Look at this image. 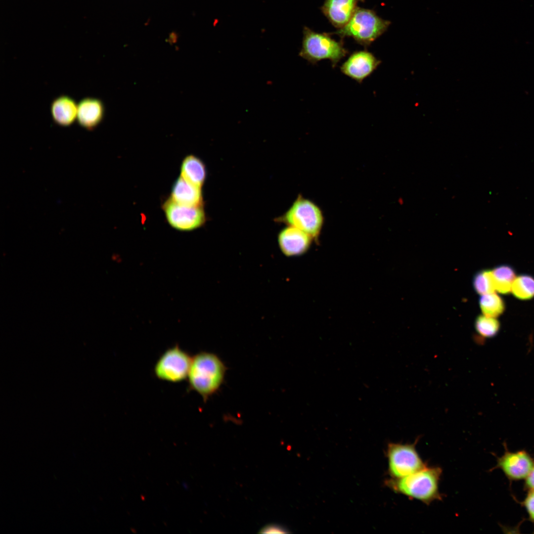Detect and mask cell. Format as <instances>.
<instances>
[{
	"label": "cell",
	"mask_w": 534,
	"mask_h": 534,
	"mask_svg": "<svg viewBox=\"0 0 534 534\" xmlns=\"http://www.w3.org/2000/svg\"><path fill=\"white\" fill-rule=\"evenodd\" d=\"M364 0H324L320 9L329 22L338 29L349 21L358 7V3Z\"/></svg>",
	"instance_id": "8fae6325"
},
{
	"label": "cell",
	"mask_w": 534,
	"mask_h": 534,
	"mask_svg": "<svg viewBox=\"0 0 534 534\" xmlns=\"http://www.w3.org/2000/svg\"><path fill=\"white\" fill-rule=\"evenodd\" d=\"M491 272L496 291L504 295L510 293L516 277L515 269L509 265H502L495 267Z\"/></svg>",
	"instance_id": "e0dca14e"
},
{
	"label": "cell",
	"mask_w": 534,
	"mask_h": 534,
	"mask_svg": "<svg viewBox=\"0 0 534 534\" xmlns=\"http://www.w3.org/2000/svg\"><path fill=\"white\" fill-rule=\"evenodd\" d=\"M78 104L67 95H61L54 99L50 111L55 123L62 127L71 125L77 119Z\"/></svg>",
	"instance_id": "9a60e30c"
},
{
	"label": "cell",
	"mask_w": 534,
	"mask_h": 534,
	"mask_svg": "<svg viewBox=\"0 0 534 534\" xmlns=\"http://www.w3.org/2000/svg\"><path fill=\"white\" fill-rule=\"evenodd\" d=\"M511 293L520 300L532 299L534 298V277L527 274L516 276L512 283Z\"/></svg>",
	"instance_id": "d6986e66"
},
{
	"label": "cell",
	"mask_w": 534,
	"mask_h": 534,
	"mask_svg": "<svg viewBox=\"0 0 534 534\" xmlns=\"http://www.w3.org/2000/svg\"><path fill=\"white\" fill-rule=\"evenodd\" d=\"M299 55L312 64L329 60L333 68L349 53L342 39L336 41L328 33H318L305 26Z\"/></svg>",
	"instance_id": "277c9868"
},
{
	"label": "cell",
	"mask_w": 534,
	"mask_h": 534,
	"mask_svg": "<svg viewBox=\"0 0 534 534\" xmlns=\"http://www.w3.org/2000/svg\"><path fill=\"white\" fill-rule=\"evenodd\" d=\"M180 176L191 183L201 188L206 177V171L203 162L195 156H186L182 161Z\"/></svg>",
	"instance_id": "2e32d148"
},
{
	"label": "cell",
	"mask_w": 534,
	"mask_h": 534,
	"mask_svg": "<svg viewBox=\"0 0 534 534\" xmlns=\"http://www.w3.org/2000/svg\"><path fill=\"white\" fill-rule=\"evenodd\" d=\"M475 327L479 335L484 338L495 336L500 329V323L497 318L479 315L476 319Z\"/></svg>",
	"instance_id": "ffe728a7"
},
{
	"label": "cell",
	"mask_w": 534,
	"mask_h": 534,
	"mask_svg": "<svg viewBox=\"0 0 534 534\" xmlns=\"http://www.w3.org/2000/svg\"><path fill=\"white\" fill-rule=\"evenodd\" d=\"M499 464L507 476L515 479L527 477L534 465L524 452L507 453L500 459Z\"/></svg>",
	"instance_id": "4fadbf2b"
},
{
	"label": "cell",
	"mask_w": 534,
	"mask_h": 534,
	"mask_svg": "<svg viewBox=\"0 0 534 534\" xmlns=\"http://www.w3.org/2000/svg\"><path fill=\"white\" fill-rule=\"evenodd\" d=\"M416 444L389 445V471L395 479L409 475L426 466L416 448Z\"/></svg>",
	"instance_id": "52a82bcc"
},
{
	"label": "cell",
	"mask_w": 534,
	"mask_h": 534,
	"mask_svg": "<svg viewBox=\"0 0 534 534\" xmlns=\"http://www.w3.org/2000/svg\"><path fill=\"white\" fill-rule=\"evenodd\" d=\"M381 61L367 50L355 51L340 66L341 72L361 84L378 67Z\"/></svg>",
	"instance_id": "9c48e42d"
},
{
	"label": "cell",
	"mask_w": 534,
	"mask_h": 534,
	"mask_svg": "<svg viewBox=\"0 0 534 534\" xmlns=\"http://www.w3.org/2000/svg\"><path fill=\"white\" fill-rule=\"evenodd\" d=\"M442 470L439 467H427L390 482L395 491L426 504L442 498L439 482Z\"/></svg>",
	"instance_id": "7a4b0ae2"
},
{
	"label": "cell",
	"mask_w": 534,
	"mask_h": 534,
	"mask_svg": "<svg viewBox=\"0 0 534 534\" xmlns=\"http://www.w3.org/2000/svg\"><path fill=\"white\" fill-rule=\"evenodd\" d=\"M290 225L316 237L321 229L323 217L320 209L309 200L299 197L282 218Z\"/></svg>",
	"instance_id": "5b68a950"
},
{
	"label": "cell",
	"mask_w": 534,
	"mask_h": 534,
	"mask_svg": "<svg viewBox=\"0 0 534 534\" xmlns=\"http://www.w3.org/2000/svg\"><path fill=\"white\" fill-rule=\"evenodd\" d=\"M473 286L476 293L482 295L495 292V287L491 270L483 269L475 274Z\"/></svg>",
	"instance_id": "44dd1931"
},
{
	"label": "cell",
	"mask_w": 534,
	"mask_h": 534,
	"mask_svg": "<svg viewBox=\"0 0 534 534\" xmlns=\"http://www.w3.org/2000/svg\"><path fill=\"white\" fill-rule=\"evenodd\" d=\"M312 237L304 231L291 225L281 231L278 243L282 252L287 256H298L307 252Z\"/></svg>",
	"instance_id": "30bf717a"
},
{
	"label": "cell",
	"mask_w": 534,
	"mask_h": 534,
	"mask_svg": "<svg viewBox=\"0 0 534 534\" xmlns=\"http://www.w3.org/2000/svg\"><path fill=\"white\" fill-rule=\"evenodd\" d=\"M192 357L177 345L168 349L154 366L155 376L162 380L179 382L187 378Z\"/></svg>",
	"instance_id": "8992f818"
},
{
	"label": "cell",
	"mask_w": 534,
	"mask_h": 534,
	"mask_svg": "<svg viewBox=\"0 0 534 534\" xmlns=\"http://www.w3.org/2000/svg\"><path fill=\"white\" fill-rule=\"evenodd\" d=\"M162 209L169 224L177 230L190 231L200 227L205 222L202 206L181 205L170 198L163 203Z\"/></svg>",
	"instance_id": "ba28073f"
},
{
	"label": "cell",
	"mask_w": 534,
	"mask_h": 534,
	"mask_svg": "<svg viewBox=\"0 0 534 534\" xmlns=\"http://www.w3.org/2000/svg\"><path fill=\"white\" fill-rule=\"evenodd\" d=\"M170 198L174 201L186 206H202L201 188L180 176L173 185Z\"/></svg>",
	"instance_id": "5bb4252c"
},
{
	"label": "cell",
	"mask_w": 534,
	"mask_h": 534,
	"mask_svg": "<svg viewBox=\"0 0 534 534\" xmlns=\"http://www.w3.org/2000/svg\"><path fill=\"white\" fill-rule=\"evenodd\" d=\"M479 306L483 315L497 318L506 309L504 300L495 292L482 295L479 299Z\"/></svg>",
	"instance_id": "ac0fdd59"
},
{
	"label": "cell",
	"mask_w": 534,
	"mask_h": 534,
	"mask_svg": "<svg viewBox=\"0 0 534 534\" xmlns=\"http://www.w3.org/2000/svg\"><path fill=\"white\" fill-rule=\"evenodd\" d=\"M525 504L531 517L534 520V490L529 494Z\"/></svg>",
	"instance_id": "603a6c76"
},
{
	"label": "cell",
	"mask_w": 534,
	"mask_h": 534,
	"mask_svg": "<svg viewBox=\"0 0 534 534\" xmlns=\"http://www.w3.org/2000/svg\"><path fill=\"white\" fill-rule=\"evenodd\" d=\"M260 533H288V530L284 527L277 524H269L265 526L260 531Z\"/></svg>",
	"instance_id": "7402d4cb"
},
{
	"label": "cell",
	"mask_w": 534,
	"mask_h": 534,
	"mask_svg": "<svg viewBox=\"0 0 534 534\" xmlns=\"http://www.w3.org/2000/svg\"><path fill=\"white\" fill-rule=\"evenodd\" d=\"M526 483L528 487L534 490V467L527 476Z\"/></svg>",
	"instance_id": "cb8c5ba5"
},
{
	"label": "cell",
	"mask_w": 534,
	"mask_h": 534,
	"mask_svg": "<svg viewBox=\"0 0 534 534\" xmlns=\"http://www.w3.org/2000/svg\"><path fill=\"white\" fill-rule=\"evenodd\" d=\"M104 114L102 102L98 99L87 97L78 104L77 120L84 128L94 130L101 122Z\"/></svg>",
	"instance_id": "7c38bea8"
},
{
	"label": "cell",
	"mask_w": 534,
	"mask_h": 534,
	"mask_svg": "<svg viewBox=\"0 0 534 534\" xmlns=\"http://www.w3.org/2000/svg\"><path fill=\"white\" fill-rule=\"evenodd\" d=\"M390 24V21L382 19L373 10L357 7L344 27L328 33L336 34L342 40L346 37L352 38L366 48L384 34Z\"/></svg>",
	"instance_id": "3957f363"
},
{
	"label": "cell",
	"mask_w": 534,
	"mask_h": 534,
	"mask_svg": "<svg viewBox=\"0 0 534 534\" xmlns=\"http://www.w3.org/2000/svg\"><path fill=\"white\" fill-rule=\"evenodd\" d=\"M225 373V365L217 355L199 352L192 357L187 377L189 388L206 400L221 388Z\"/></svg>",
	"instance_id": "6da1fadb"
}]
</instances>
